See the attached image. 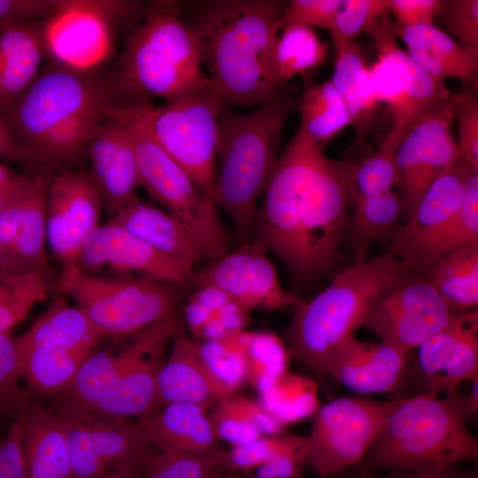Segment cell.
<instances>
[{
	"label": "cell",
	"instance_id": "cell-1",
	"mask_svg": "<svg viewBox=\"0 0 478 478\" xmlns=\"http://www.w3.org/2000/svg\"><path fill=\"white\" fill-rule=\"evenodd\" d=\"M298 127L279 155L257 207L251 239L276 255L297 285L338 261L346 238L356 163L328 157Z\"/></svg>",
	"mask_w": 478,
	"mask_h": 478
},
{
	"label": "cell",
	"instance_id": "cell-2",
	"mask_svg": "<svg viewBox=\"0 0 478 478\" xmlns=\"http://www.w3.org/2000/svg\"><path fill=\"white\" fill-rule=\"evenodd\" d=\"M124 106L112 71L85 73L49 61L2 113L23 156L27 175L77 168L104 120Z\"/></svg>",
	"mask_w": 478,
	"mask_h": 478
},
{
	"label": "cell",
	"instance_id": "cell-3",
	"mask_svg": "<svg viewBox=\"0 0 478 478\" xmlns=\"http://www.w3.org/2000/svg\"><path fill=\"white\" fill-rule=\"evenodd\" d=\"M287 3L211 1L189 24L212 89L227 106H258L283 91L272 82L269 61Z\"/></svg>",
	"mask_w": 478,
	"mask_h": 478
},
{
	"label": "cell",
	"instance_id": "cell-4",
	"mask_svg": "<svg viewBox=\"0 0 478 478\" xmlns=\"http://www.w3.org/2000/svg\"><path fill=\"white\" fill-rule=\"evenodd\" d=\"M468 395L419 393L401 397L360 466L380 471L438 472L478 459V439L467 423Z\"/></svg>",
	"mask_w": 478,
	"mask_h": 478
},
{
	"label": "cell",
	"instance_id": "cell-5",
	"mask_svg": "<svg viewBox=\"0 0 478 478\" xmlns=\"http://www.w3.org/2000/svg\"><path fill=\"white\" fill-rule=\"evenodd\" d=\"M112 73L127 107L152 104L156 97L173 103L212 87L196 35L177 1L145 5Z\"/></svg>",
	"mask_w": 478,
	"mask_h": 478
},
{
	"label": "cell",
	"instance_id": "cell-6",
	"mask_svg": "<svg viewBox=\"0 0 478 478\" xmlns=\"http://www.w3.org/2000/svg\"><path fill=\"white\" fill-rule=\"evenodd\" d=\"M296 109L287 87L274 99L241 113L225 107L219 119L213 199L227 214L235 240H251L258 202L279 158L286 123Z\"/></svg>",
	"mask_w": 478,
	"mask_h": 478
},
{
	"label": "cell",
	"instance_id": "cell-7",
	"mask_svg": "<svg viewBox=\"0 0 478 478\" xmlns=\"http://www.w3.org/2000/svg\"><path fill=\"white\" fill-rule=\"evenodd\" d=\"M409 271L388 251L338 272L325 289L297 308L285 332L290 355L322 373L335 351L363 326L379 297Z\"/></svg>",
	"mask_w": 478,
	"mask_h": 478
},
{
	"label": "cell",
	"instance_id": "cell-8",
	"mask_svg": "<svg viewBox=\"0 0 478 478\" xmlns=\"http://www.w3.org/2000/svg\"><path fill=\"white\" fill-rule=\"evenodd\" d=\"M171 283L136 276L102 275L77 266H62L56 290L73 299L107 336L132 335L174 315Z\"/></svg>",
	"mask_w": 478,
	"mask_h": 478
},
{
	"label": "cell",
	"instance_id": "cell-9",
	"mask_svg": "<svg viewBox=\"0 0 478 478\" xmlns=\"http://www.w3.org/2000/svg\"><path fill=\"white\" fill-rule=\"evenodd\" d=\"M131 114L139 187L183 224L207 260L220 259L228 252L229 236L214 199L155 141L141 106L131 107Z\"/></svg>",
	"mask_w": 478,
	"mask_h": 478
},
{
	"label": "cell",
	"instance_id": "cell-10",
	"mask_svg": "<svg viewBox=\"0 0 478 478\" xmlns=\"http://www.w3.org/2000/svg\"><path fill=\"white\" fill-rule=\"evenodd\" d=\"M225 107L212 87L160 106H141L155 141L212 198L219 119Z\"/></svg>",
	"mask_w": 478,
	"mask_h": 478
},
{
	"label": "cell",
	"instance_id": "cell-11",
	"mask_svg": "<svg viewBox=\"0 0 478 478\" xmlns=\"http://www.w3.org/2000/svg\"><path fill=\"white\" fill-rule=\"evenodd\" d=\"M143 10L137 1L61 0L42 21L46 58L75 71H102L113 55L119 25Z\"/></svg>",
	"mask_w": 478,
	"mask_h": 478
},
{
	"label": "cell",
	"instance_id": "cell-12",
	"mask_svg": "<svg viewBox=\"0 0 478 478\" xmlns=\"http://www.w3.org/2000/svg\"><path fill=\"white\" fill-rule=\"evenodd\" d=\"M398 401L340 397L320 405L306 436V465L320 478L360 466Z\"/></svg>",
	"mask_w": 478,
	"mask_h": 478
},
{
	"label": "cell",
	"instance_id": "cell-13",
	"mask_svg": "<svg viewBox=\"0 0 478 478\" xmlns=\"http://www.w3.org/2000/svg\"><path fill=\"white\" fill-rule=\"evenodd\" d=\"M389 12L366 33L375 46L377 58L369 66L374 96L392 115V127L405 133L420 119L451 96L444 81L420 67L397 43Z\"/></svg>",
	"mask_w": 478,
	"mask_h": 478
},
{
	"label": "cell",
	"instance_id": "cell-14",
	"mask_svg": "<svg viewBox=\"0 0 478 478\" xmlns=\"http://www.w3.org/2000/svg\"><path fill=\"white\" fill-rule=\"evenodd\" d=\"M58 415L66 425L73 478H130L143 473L152 445L132 421L87 413Z\"/></svg>",
	"mask_w": 478,
	"mask_h": 478
},
{
	"label": "cell",
	"instance_id": "cell-15",
	"mask_svg": "<svg viewBox=\"0 0 478 478\" xmlns=\"http://www.w3.org/2000/svg\"><path fill=\"white\" fill-rule=\"evenodd\" d=\"M458 314L426 277L409 271L379 297L363 326L381 342L411 353Z\"/></svg>",
	"mask_w": 478,
	"mask_h": 478
},
{
	"label": "cell",
	"instance_id": "cell-16",
	"mask_svg": "<svg viewBox=\"0 0 478 478\" xmlns=\"http://www.w3.org/2000/svg\"><path fill=\"white\" fill-rule=\"evenodd\" d=\"M178 330L175 315L131 335L117 352L119 366L106 397L91 413L111 420L140 418L158 411L157 380L165 352Z\"/></svg>",
	"mask_w": 478,
	"mask_h": 478
},
{
	"label": "cell",
	"instance_id": "cell-17",
	"mask_svg": "<svg viewBox=\"0 0 478 478\" xmlns=\"http://www.w3.org/2000/svg\"><path fill=\"white\" fill-rule=\"evenodd\" d=\"M455 94L420 119L404 135L396 159L404 203L403 222L430 184L459 156L451 132Z\"/></svg>",
	"mask_w": 478,
	"mask_h": 478
},
{
	"label": "cell",
	"instance_id": "cell-18",
	"mask_svg": "<svg viewBox=\"0 0 478 478\" xmlns=\"http://www.w3.org/2000/svg\"><path fill=\"white\" fill-rule=\"evenodd\" d=\"M103 197L90 172L64 168L49 179L47 243L62 265L72 264L100 226Z\"/></svg>",
	"mask_w": 478,
	"mask_h": 478
},
{
	"label": "cell",
	"instance_id": "cell-19",
	"mask_svg": "<svg viewBox=\"0 0 478 478\" xmlns=\"http://www.w3.org/2000/svg\"><path fill=\"white\" fill-rule=\"evenodd\" d=\"M191 281L197 289L219 290L250 311L297 308L302 304L282 288L266 250L252 239L194 274Z\"/></svg>",
	"mask_w": 478,
	"mask_h": 478
},
{
	"label": "cell",
	"instance_id": "cell-20",
	"mask_svg": "<svg viewBox=\"0 0 478 478\" xmlns=\"http://www.w3.org/2000/svg\"><path fill=\"white\" fill-rule=\"evenodd\" d=\"M72 265L101 274L133 276L182 285L190 282L194 264L165 255L120 225L109 220L89 237ZM135 277V276H134Z\"/></svg>",
	"mask_w": 478,
	"mask_h": 478
},
{
	"label": "cell",
	"instance_id": "cell-21",
	"mask_svg": "<svg viewBox=\"0 0 478 478\" xmlns=\"http://www.w3.org/2000/svg\"><path fill=\"white\" fill-rule=\"evenodd\" d=\"M472 173L476 172L459 156L430 184L409 219L390 238L389 251L405 262L411 272L420 274L428 250L459 208Z\"/></svg>",
	"mask_w": 478,
	"mask_h": 478
},
{
	"label": "cell",
	"instance_id": "cell-22",
	"mask_svg": "<svg viewBox=\"0 0 478 478\" xmlns=\"http://www.w3.org/2000/svg\"><path fill=\"white\" fill-rule=\"evenodd\" d=\"M416 350L412 374L420 386L419 393L441 396L457 391L462 382L478 377L477 310L456 315Z\"/></svg>",
	"mask_w": 478,
	"mask_h": 478
},
{
	"label": "cell",
	"instance_id": "cell-23",
	"mask_svg": "<svg viewBox=\"0 0 478 478\" xmlns=\"http://www.w3.org/2000/svg\"><path fill=\"white\" fill-rule=\"evenodd\" d=\"M131 117V107L116 108L97 127L87 147L89 172L112 216L137 197L139 176Z\"/></svg>",
	"mask_w": 478,
	"mask_h": 478
},
{
	"label": "cell",
	"instance_id": "cell-24",
	"mask_svg": "<svg viewBox=\"0 0 478 478\" xmlns=\"http://www.w3.org/2000/svg\"><path fill=\"white\" fill-rule=\"evenodd\" d=\"M322 374L358 394L394 393L411 378L410 353L353 335L330 357Z\"/></svg>",
	"mask_w": 478,
	"mask_h": 478
},
{
	"label": "cell",
	"instance_id": "cell-25",
	"mask_svg": "<svg viewBox=\"0 0 478 478\" xmlns=\"http://www.w3.org/2000/svg\"><path fill=\"white\" fill-rule=\"evenodd\" d=\"M50 176L35 175L0 213V243L24 271L46 272L47 188Z\"/></svg>",
	"mask_w": 478,
	"mask_h": 478
},
{
	"label": "cell",
	"instance_id": "cell-26",
	"mask_svg": "<svg viewBox=\"0 0 478 478\" xmlns=\"http://www.w3.org/2000/svg\"><path fill=\"white\" fill-rule=\"evenodd\" d=\"M235 389L222 382L204 362L197 342L177 330L169 358L157 380L158 410L173 403H189L208 410Z\"/></svg>",
	"mask_w": 478,
	"mask_h": 478
},
{
	"label": "cell",
	"instance_id": "cell-27",
	"mask_svg": "<svg viewBox=\"0 0 478 478\" xmlns=\"http://www.w3.org/2000/svg\"><path fill=\"white\" fill-rule=\"evenodd\" d=\"M22 409L27 478H73L64 419L27 396Z\"/></svg>",
	"mask_w": 478,
	"mask_h": 478
},
{
	"label": "cell",
	"instance_id": "cell-28",
	"mask_svg": "<svg viewBox=\"0 0 478 478\" xmlns=\"http://www.w3.org/2000/svg\"><path fill=\"white\" fill-rule=\"evenodd\" d=\"M396 38L409 57L433 77L477 83L478 47H466L435 25L400 27L392 22Z\"/></svg>",
	"mask_w": 478,
	"mask_h": 478
},
{
	"label": "cell",
	"instance_id": "cell-29",
	"mask_svg": "<svg viewBox=\"0 0 478 478\" xmlns=\"http://www.w3.org/2000/svg\"><path fill=\"white\" fill-rule=\"evenodd\" d=\"M108 338L80 307L56 294L33 326L16 338L20 356L38 348L92 353Z\"/></svg>",
	"mask_w": 478,
	"mask_h": 478
},
{
	"label": "cell",
	"instance_id": "cell-30",
	"mask_svg": "<svg viewBox=\"0 0 478 478\" xmlns=\"http://www.w3.org/2000/svg\"><path fill=\"white\" fill-rule=\"evenodd\" d=\"M142 436L159 450L207 452L220 446L206 409L189 403H173L132 421Z\"/></svg>",
	"mask_w": 478,
	"mask_h": 478
},
{
	"label": "cell",
	"instance_id": "cell-31",
	"mask_svg": "<svg viewBox=\"0 0 478 478\" xmlns=\"http://www.w3.org/2000/svg\"><path fill=\"white\" fill-rule=\"evenodd\" d=\"M110 220L165 255L193 264L207 260L198 243L177 218L138 197Z\"/></svg>",
	"mask_w": 478,
	"mask_h": 478
},
{
	"label": "cell",
	"instance_id": "cell-32",
	"mask_svg": "<svg viewBox=\"0 0 478 478\" xmlns=\"http://www.w3.org/2000/svg\"><path fill=\"white\" fill-rule=\"evenodd\" d=\"M44 58L42 22L5 26L0 34V112L33 83Z\"/></svg>",
	"mask_w": 478,
	"mask_h": 478
},
{
	"label": "cell",
	"instance_id": "cell-33",
	"mask_svg": "<svg viewBox=\"0 0 478 478\" xmlns=\"http://www.w3.org/2000/svg\"><path fill=\"white\" fill-rule=\"evenodd\" d=\"M330 81L343 100L351 117L355 145L363 148L377 116L375 98L365 51L358 42L335 50Z\"/></svg>",
	"mask_w": 478,
	"mask_h": 478
},
{
	"label": "cell",
	"instance_id": "cell-34",
	"mask_svg": "<svg viewBox=\"0 0 478 478\" xmlns=\"http://www.w3.org/2000/svg\"><path fill=\"white\" fill-rule=\"evenodd\" d=\"M328 42L321 41L315 30L302 26L283 27L273 44L269 71L272 82L278 90H284L289 82L300 76L305 86L324 64Z\"/></svg>",
	"mask_w": 478,
	"mask_h": 478
},
{
	"label": "cell",
	"instance_id": "cell-35",
	"mask_svg": "<svg viewBox=\"0 0 478 478\" xmlns=\"http://www.w3.org/2000/svg\"><path fill=\"white\" fill-rule=\"evenodd\" d=\"M403 212L400 191L353 197L346 237L355 261L366 260L367 251L377 240L393 236L401 225Z\"/></svg>",
	"mask_w": 478,
	"mask_h": 478
},
{
	"label": "cell",
	"instance_id": "cell-36",
	"mask_svg": "<svg viewBox=\"0 0 478 478\" xmlns=\"http://www.w3.org/2000/svg\"><path fill=\"white\" fill-rule=\"evenodd\" d=\"M207 415L216 440L239 446L261 436H274L285 427L260 403L235 392L220 397Z\"/></svg>",
	"mask_w": 478,
	"mask_h": 478
},
{
	"label": "cell",
	"instance_id": "cell-37",
	"mask_svg": "<svg viewBox=\"0 0 478 478\" xmlns=\"http://www.w3.org/2000/svg\"><path fill=\"white\" fill-rule=\"evenodd\" d=\"M426 278L455 312L477 310L478 243L443 255L432 265Z\"/></svg>",
	"mask_w": 478,
	"mask_h": 478
},
{
	"label": "cell",
	"instance_id": "cell-38",
	"mask_svg": "<svg viewBox=\"0 0 478 478\" xmlns=\"http://www.w3.org/2000/svg\"><path fill=\"white\" fill-rule=\"evenodd\" d=\"M296 108L300 115L298 127L323 149L333 137L351 126L347 107L330 80L305 85L296 101Z\"/></svg>",
	"mask_w": 478,
	"mask_h": 478
},
{
	"label": "cell",
	"instance_id": "cell-39",
	"mask_svg": "<svg viewBox=\"0 0 478 478\" xmlns=\"http://www.w3.org/2000/svg\"><path fill=\"white\" fill-rule=\"evenodd\" d=\"M90 354L46 348L31 350L20 356L21 378L32 392L57 396L69 386Z\"/></svg>",
	"mask_w": 478,
	"mask_h": 478
},
{
	"label": "cell",
	"instance_id": "cell-40",
	"mask_svg": "<svg viewBox=\"0 0 478 478\" xmlns=\"http://www.w3.org/2000/svg\"><path fill=\"white\" fill-rule=\"evenodd\" d=\"M48 292L46 272L0 270V332H11Z\"/></svg>",
	"mask_w": 478,
	"mask_h": 478
},
{
	"label": "cell",
	"instance_id": "cell-41",
	"mask_svg": "<svg viewBox=\"0 0 478 478\" xmlns=\"http://www.w3.org/2000/svg\"><path fill=\"white\" fill-rule=\"evenodd\" d=\"M236 336L243 351L246 377L261 394L268 391L287 372L289 351L277 335L269 332L241 331Z\"/></svg>",
	"mask_w": 478,
	"mask_h": 478
},
{
	"label": "cell",
	"instance_id": "cell-42",
	"mask_svg": "<svg viewBox=\"0 0 478 478\" xmlns=\"http://www.w3.org/2000/svg\"><path fill=\"white\" fill-rule=\"evenodd\" d=\"M261 395L260 405L284 426L313 416L320 406L315 382L288 372Z\"/></svg>",
	"mask_w": 478,
	"mask_h": 478
},
{
	"label": "cell",
	"instance_id": "cell-43",
	"mask_svg": "<svg viewBox=\"0 0 478 478\" xmlns=\"http://www.w3.org/2000/svg\"><path fill=\"white\" fill-rule=\"evenodd\" d=\"M404 135V131L391 127L381 145L356 163L353 197L380 195L396 187L400 190L396 154Z\"/></svg>",
	"mask_w": 478,
	"mask_h": 478
},
{
	"label": "cell",
	"instance_id": "cell-44",
	"mask_svg": "<svg viewBox=\"0 0 478 478\" xmlns=\"http://www.w3.org/2000/svg\"><path fill=\"white\" fill-rule=\"evenodd\" d=\"M478 243V173L467 179L463 201L443 232L428 250L420 275L426 277L432 265L443 255L460 247Z\"/></svg>",
	"mask_w": 478,
	"mask_h": 478
},
{
	"label": "cell",
	"instance_id": "cell-45",
	"mask_svg": "<svg viewBox=\"0 0 478 478\" xmlns=\"http://www.w3.org/2000/svg\"><path fill=\"white\" fill-rule=\"evenodd\" d=\"M222 449L207 452L159 450L148 457L144 478H215Z\"/></svg>",
	"mask_w": 478,
	"mask_h": 478
},
{
	"label": "cell",
	"instance_id": "cell-46",
	"mask_svg": "<svg viewBox=\"0 0 478 478\" xmlns=\"http://www.w3.org/2000/svg\"><path fill=\"white\" fill-rule=\"evenodd\" d=\"M306 450V436L295 435L261 436L247 444L221 451L220 466L251 472L258 466L291 452Z\"/></svg>",
	"mask_w": 478,
	"mask_h": 478
},
{
	"label": "cell",
	"instance_id": "cell-47",
	"mask_svg": "<svg viewBox=\"0 0 478 478\" xmlns=\"http://www.w3.org/2000/svg\"><path fill=\"white\" fill-rule=\"evenodd\" d=\"M386 12L385 0H341L328 28L335 50L356 42Z\"/></svg>",
	"mask_w": 478,
	"mask_h": 478
},
{
	"label": "cell",
	"instance_id": "cell-48",
	"mask_svg": "<svg viewBox=\"0 0 478 478\" xmlns=\"http://www.w3.org/2000/svg\"><path fill=\"white\" fill-rule=\"evenodd\" d=\"M434 25L466 47H478V1L441 0Z\"/></svg>",
	"mask_w": 478,
	"mask_h": 478
},
{
	"label": "cell",
	"instance_id": "cell-49",
	"mask_svg": "<svg viewBox=\"0 0 478 478\" xmlns=\"http://www.w3.org/2000/svg\"><path fill=\"white\" fill-rule=\"evenodd\" d=\"M21 360L16 338L0 332V417L19 412L26 396L19 388Z\"/></svg>",
	"mask_w": 478,
	"mask_h": 478
},
{
	"label": "cell",
	"instance_id": "cell-50",
	"mask_svg": "<svg viewBox=\"0 0 478 478\" xmlns=\"http://www.w3.org/2000/svg\"><path fill=\"white\" fill-rule=\"evenodd\" d=\"M455 119L459 133V155L478 173V99L470 90L455 94Z\"/></svg>",
	"mask_w": 478,
	"mask_h": 478
},
{
	"label": "cell",
	"instance_id": "cell-51",
	"mask_svg": "<svg viewBox=\"0 0 478 478\" xmlns=\"http://www.w3.org/2000/svg\"><path fill=\"white\" fill-rule=\"evenodd\" d=\"M340 4L341 0L288 1L278 21L279 28L302 26L328 29Z\"/></svg>",
	"mask_w": 478,
	"mask_h": 478
},
{
	"label": "cell",
	"instance_id": "cell-52",
	"mask_svg": "<svg viewBox=\"0 0 478 478\" xmlns=\"http://www.w3.org/2000/svg\"><path fill=\"white\" fill-rule=\"evenodd\" d=\"M22 406L7 435L0 439V478H27L23 451Z\"/></svg>",
	"mask_w": 478,
	"mask_h": 478
},
{
	"label": "cell",
	"instance_id": "cell-53",
	"mask_svg": "<svg viewBox=\"0 0 478 478\" xmlns=\"http://www.w3.org/2000/svg\"><path fill=\"white\" fill-rule=\"evenodd\" d=\"M61 0H0V22L5 25L42 22L58 8Z\"/></svg>",
	"mask_w": 478,
	"mask_h": 478
},
{
	"label": "cell",
	"instance_id": "cell-54",
	"mask_svg": "<svg viewBox=\"0 0 478 478\" xmlns=\"http://www.w3.org/2000/svg\"><path fill=\"white\" fill-rule=\"evenodd\" d=\"M389 13L400 27L434 25L441 0H385Z\"/></svg>",
	"mask_w": 478,
	"mask_h": 478
},
{
	"label": "cell",
	"instance_id": "cell-55",
	"mask_svg": "<svg viewBox=\"0 0 478 478\" xmlns=\"http://www.w3.org/2000/svg\"><path fill=\"white\" fill-rule=\"evenodd\" d=\"M0 160L22 166L23 156L2 113L0 112Z\"/></svg>",
	"mask_w": 478,
	"mask_h": 478
},
{
	"label": "cell",
	"instance_id": "cell-56",
	"mask_svg": "<svg viewBox=\"0 0 478 478\" xmlns=\"http://www.w3.org/2000/svg\"><path fill=\"white\" fill-rule=\"evenodd\" d=\"M384 476L362 475L361 478H466L468 473L461 472L457 467L438 472L415 473L407 471L391 470Z\"/></svg>",
	"mask_w": 478,
	"mask_h": 478
},
{
	"label": "cell",
	"instance_id": "cell-57",
	"mask_svg": "<svg viewBox=\"0 0 478 478\" xmlns=\"http://www.w3.org/2000/svg\"><path fill=\"white\" fill-rule=\"evenodd\" d=\"M28 178L29 175L19 173L0 162V189L20 187Z\"/></svg>",
	"mask_w": 478,
	"mask_h": 478
},
{
	"label": "cell",
	"instance_id": "cell-58",
	"mask_svg": "<svg viewBox=\"0 0 478 478\" xmlns=\"http://www.w3.org/2000/svg\"><path fill=\"white\" fill-rule=\"evenodd\" d=\"M2 269L24 271L16 265V263L12 260V258L9 256L4 248L0 243V270Z\"/></svg>",
	"mask_w": 478,
	"mask_h": 478
},
{
	"label": "cell",
	"instance_id": "cell-59",
	"mask_svg": "<svg viewBox=\"0 0 478 478\" xmlns=\"http://www.w3.org/2000/svg\"><path fill=\"white\" fill-rule=\"evenodd\" d=\"M466 478H477V474L474 472L468 473Z\"/></svg>",
	"mask_w": 478,
	"mask_h": 478
},
{
	"label": "cell",
	"instance_id": "cell-60",
	"mask_svg": "<svg viewBox=\"0 0 478 478\" xmlns=\"http://www.w3.org/2000/svg\"><path fill=\"white\" fill-rule=\"evenodd\" d=\"M5 26H6L5 24L0 22V34H1V33L3 32V30L4 29Z\"/></svg>",
	"mask_w": 478,
	"mask_h": 478
},
{
	"label": "cell",
	"instance_id": "cell-61",
	"mask_svg": "<svg viewBox=\"0 0 478 478\" xmlns=\"http://www.w3.org/2000/svg\"><path fill=\"white\" fill-rule=\"evenodd\" d=\"M130 478H144L143 477V473L140 474H137V475H135V476H132Z\"/></svg>",
	"mask_w": 478,
	"mask_h": 478
},
{
	"label": "cell",
	"instance_id": "cell-62",
	"mask_svg": "<svg viewBox=\"0 0 478 478\" xmlns=\"http://www.w3.org/2000/svg\"><path fill=\"white\" fill-rule=\"evenodd\" d=\"M215 478H219V477L215 476ZM227 478H242V477H227Z\"/></svg>",
	"mask_w": 478,
	"mask_h": 478
}]
</instances>
